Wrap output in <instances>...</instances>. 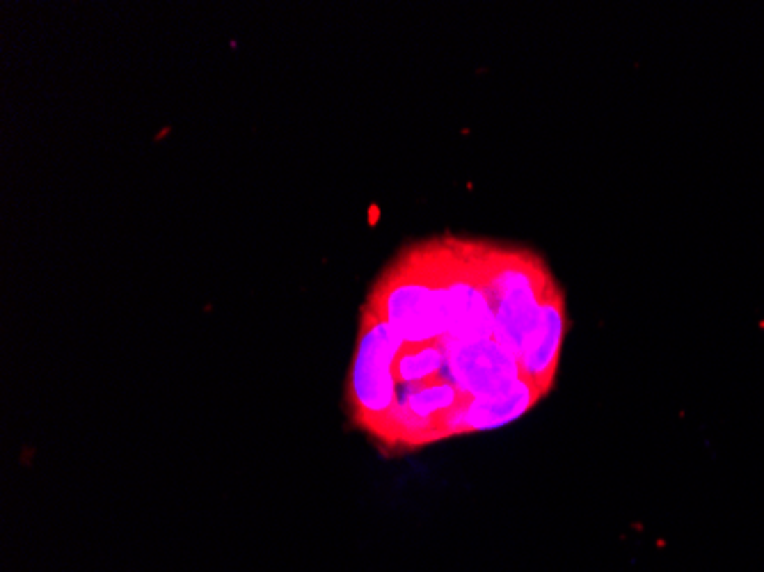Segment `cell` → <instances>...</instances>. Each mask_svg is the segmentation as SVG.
I'll return each mask as SVG.
<instances>
[{"instance_id":"cell-1","label":"cell","mask_w":764,"mask_h":572,"mask_svg":"<svg viewBox=\"0 0 764 572\" xmlns=\"http://www.w3.org/2000/svg\"><path fill=\"white\" fill-rule=\"evenodd\" d=\"M565 325L563 288L531 248L451 234L407 245L362 310L350 419L394 448L513 424L552 390Z\"/></svg>"}]
</instances>
